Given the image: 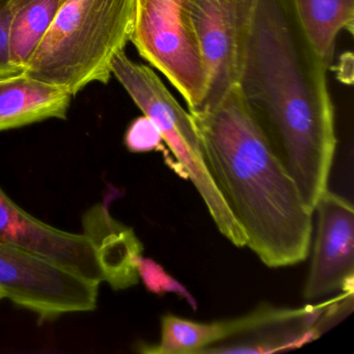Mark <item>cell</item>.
<instances>
[{"label": "cell", "instance_id": "6da1fadb", "mask_svg": "<svg viewBox=\"0 0 354 354\" xmlns=\"http://www.w3.org/2000/svg\"><path fill=\"white\" fill-rule=\"evenodd\" d=\"M326 72L290 0H257L237 86L310 213L328 189L337 148Z\"/></svg>", "mask_w": 354, "mask_h": 354}, {"label": "cell", "instance_id": "7a4b0ae2", "mask_svg": "<svg viewBox=\"0 0 354 354\" xmlns=\"http://www.w3.org/2000/svg\"><path fill=\"white\" fill-rule=\"evenodd\" d=\"M203 161L245 235L272 268L306 260L313 213L261 131L236 84L216 104L192 111Z\"/></svg>", "mask_w": 354, "mask_h": 354}, {"label": "cell", "instance_id": "3957f363", "mask_svg": "<svg viewBox=\"0 0 354 354\" xmlns=\"http://www.w3.org/2000/svg\"><path fill=\"white\" fill-rule=\"evenodd\" d=\"M136 0H66L24 73L68 88L109 84L111 63L133 30Z\"/></svg>", "mask_w": 354, "mask_h": 354}, {"label": "cell", "instance_id": "277c9868", "mask_svg": "<svg viewBox=\"0 0 354 354\" xmlns=\"http://www.w3.org/2000/svg\"><path fill=\"white\" fill-rule=\"evenodd\" d=\"M111 72L144 115L157 126L173 158L171 169L194 183L219 232L234 245L245 246L241 227L205 167L192 115L178 103L151 68L131 61L125 51L113 57Z\"/></svg>", "mask_w": 354, "mask_h": 354}, {"label": "cell", "instance_id": "5b68a950", "mask_svg": "<svg viewBox=\"0 0 354 354\" xmlns=\"http://www.w3.org/2000/svg\"><path fill=\"white\" fill-rule=\"evenodd\" d=\"M194 0H136L133 43L140 57L183 96L189 111L201 106L209 76L192 18Z\"/></svg>", "mask_w": 354, "mask_h": 354}, {"label": "cell", "instance_id": "8992f818", "mask_svg": "<svg viewBox=\"0 0 354 354\" xmlns=\"http://www.w3.org/2000/svg\"><path fill=\"white\" fill-rule=\"evenodd\" d=\"M99 286L40 254L0 242V290L41 320L92 312Z\"/></svg>", "mask_w": 354, "mask_h": 354}, {"label": "cell", "instance_id": "52a82bcc", "mask_svg": "<svg viewBox=\"0 0 354 354\" xmlns=\"http://www.w3.org/2000/svg\"><path fill=\"white\" fill-rule=\"evenodd\" d=\"M256 1H192V18L209 76L206 97L196 111L216 104L237 84Z\"/></svg>", "mask_w": 354, "mask_h": 354}, {"label": "cell", "instance_id": "ba28073f", "mask_svg": "<svg viewBox=\"0 0 354 354\" xmlns=\"http://www.w3.org/2000/svg\"><path fill=\"white\" fill-rule=\"evenodd\" d=\"M315 211L318 213V225L304 297L317 299L335 292L353 293V206L327 189Z\"/></svg>", "mask_w": 354, "mask_h": 354}, {"label": "cell", "instance_id": "9c48e42d", "mask_svg": "<svg viewBox=\"0 0 354 354\" xmlns=\"http://www.w3.org/2000/svg\"><path fill=\"white\" fill-rule=\"evenodd\" d=\"M0 242L40 254L91 281H104L96 250L88 236L39 221L14 203L1 187Z\"/></svg>", "mask_w": 354, "mask_h": 354}, {"label": "cell", "instance_id": "30bf717a", "mask_svg": "<svg viewBox=\"0 0 354 354\" xmlns=\"http://www.w3.org/2000/svg\"><path fill=\"white\" fill-rule=\"evenodd\" d=\"M313 306L290 308L263 304L250 314L231 320L198 322L173 314L161 318L158 343H140L138 351L145 354H196L230 337L252 335L270 327L295 322Z\"/></svg>", "mask_w": 354, "mask_h": 354}, {"label": "cell", "instance_id": "8fae6325", "mask_svg": "<svg viewBox=\"0 0 354 354\" xmlns=\"http://www.w3.org/2000/svg\"><path fill=\"white\" fill-rule=\"evenodd\" d=\"M84 234L92 241L104 274L113 290H125L140 281L138 258L144 246L131 227L115 221L109 204H98L84 215Z\"/></svg>", "mask_w": 354, "mask_h": 354}, {"label": "cell", "instance_id": "7c38bea8", "mask_svg": "<svg viewBox=\"0 0 354 354\" xmlns=\"http://www.w3.org/2000/svg\"><path fill=\"white\" fill-rule=\"evenodd\" d=\"M71 98L68 88L26 73L0 80V131L47 119L65 120Z\"/></svg>", "mask_w": 354, "mask_h": 354}, {"label": "cell", "instance_id": "4fadbf2b", "mask_svg": "<svg viewBox=\"0 0 354 354\" xmlns=\"http://www.w3.org/2000/svg\"><path fill=\"white\" fill-rule=\"evenodd\" d=\"M290 3L304 40L328 70L339 32L353 34L354 0H290Z\"/></svg>", "mask_w": 354, "mask_h": 354}, {"label": "cell", "instance_id": "5bb4252c", "mask_svg": "<svg viewBox=\"0 0 354 354\" xmlns=\"http://www.w3.org/2000/svg\"><path fill=\"white\" fill-rule=\"evenodd\" d=\"M66 0H16L9 34L12 65L26 71V65Z\"/></svg>", "mask_w": 354, "mask_h": 354}, {"label": "cell", "instance_id": "9a60e30c", "mask_svg": "<svg viewBox=\"0 0 354 354\" xmlns=\"http://www.w3.org/2000/svg\"><path fill=\"white\" fill-rule=\"evenodd\" d=\"M138 273L145 287L151 293L158 296L167 293H174L179 297L184 298L194 310L198 308V304L185 286L171 277L158 262L150 258L140 256L138 258Z\"/></svg>", "mask_w": 354, "mask_h": 354}, {"label": "cell", "instance_id": "2e32d148", "mask_svg": "<svg viewBox=\"0 0 354 354\" xmlns=\"http://www.w3.org/2000/svg\"><path fill=\"white\" fill-rule=\"evenodd\" d=\"M126 148L131 153L162 152L167 165L171 167L173 158L165 148V140L157 126L146 115L136 118L130 123L124 138Z\"/></svg>", "mask_w": 354, "mask_h": 354}, {"label": "cell", "instance_id": "e0dca14e", "mask_svg": "<svg viewBox=\"0 0 354 354\" xmlns=\"http://www.w3.org/2000/svg\"><path fill=\"white\" fill-rule=\"evenodd\" d=\"M16 0H0V80L24 73V70L12 65L10 59L9 34Z\"/></svg>", "mask_w": 354, "mask_h": 354}, {"label": "cell", "instance_id": "ac0fdd59", "mask_svg": "<svg viewBox=\"0 0 354 354\" xmlns=\"http://www.w3.org/2000/svg\"><path fill=\"white\" fill-rule=\"evenodd\" d=\"M3 298H6L5 293L0 290V299H3Z\"/></svg>", "mask_w": 354, "mask_h": 354}]
</instances>
